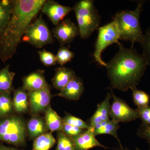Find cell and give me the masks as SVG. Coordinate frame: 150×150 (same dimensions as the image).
<instances>
[{
    "mask_svg": "<svg viewBox=\"0 0 150 150\" xmlns=\"http://www.w3.org/2000/svg\"><path fill=\"white\" fill-rule=\"evenodd\" d=\"M119 50L106 63L107 76L111 87L122 91L137 88L148 66L143 54L134 47L126 48L118 42Z\"/></svg>",
    "mask_w": 150,
    "mask_h": 150,
    "instance_id": "cell-1",
    "label": "cell"
},
{
    "mask_svg": "<svg viewBox=\"0 0 150 150\" xmlns=\"http://www.w3.org/2000/svg\"><path fill=\"white\" fill-rule=\"evenodd\" d=\"M46 0H13V9L0 37V59L5 63L16 54L27 28Z\"/></svg>",
    "mask_w": 150,
    "mask_h": 150,
    "instance_id": "cell-2",
    "label": "cell"
},
{
    "mask_svg": "<svg viewBox=\"0 0 150 150\" xmlns=\"http://www.w3.org/2000/svg\"><path fill=\"white\" fill-rule=\"evenodd\" d=\"M144 1L138 2L134 10L119 11L115 14V21L121 40L130 41L132 46L135 43H139L144 34L140 23V15L143 10Z\"/></svg>",
    "mask_w": 150,
    "mask_h": 150,
    "instance_id": "cell-3",
    "label": "cell"
},
{
    "mask_svg": "<svg viewBox=\"0 0 150 150\" xmlns=\"http://www.w3.org/2000/svg\"><path fill=\"white\" fill-rule=\"evenodd\" d=\"M74 11L81 38L87 39L99 28L101 18L92 0H82L75 4Z\"/></svg>",
    "mask_w": 150,
    "mask_h": 150,
    "instance_id": "cell-4",
    "label": "cell"
},
{
    "mask_svg": "<svg viewBox=\"0 0 150 150\" xmlns=\"http://www.w3.org/2000/svg\"><path fill=\"white\" fill-rule=\"evenodd\" d=\"M26 125L22 118L9 115L0 120V141L16 146H23Z\"/></svg>",
    "mask_w": 150,
    "mask_h": 150,
    "instance_id": "cell-5",
    "label": "cell"
},
{
    "mask_svg": "<svg viewBox=\"0 0 150 150\" xmlns=\"http://www.w3.org/2000/svg\"><path fill=\"white\" fill-rule=\"evenodd\" d=\"M21 41L26 42L36 48H41L54 42L52 33L40 16L27 28Z\"/></svg>",
    "mask_w": 150,
    "mask_h": 150,
    "instance_id": "cell-6",
    "label": "cell"
},
{
    "mask_svg": "<svg viewBox=\"0 0 150 150\" xmlns=\"http://www.w3.org/2000/svg\"><path fill=\"white\" fill-rule=\"evenodd\" d=\"M98 30V35L95 46L93 57L96 62L103 67H105L106 63L101 58L102 52L108 46L119 42V33L114 20L99 27Z\"/></svg>",
    "mask_w": 150,
    "mask_h": 150,
    "instance_id": "cell-7",
    "label": "cell"
},
{
    "mask_svg": "<svg viewBox=\"0 0 150 150\" xmlns=\"http://www.w3.org/2000/svg\"><path fill=\"white\" fill-rule=\"evenodd\" d=\"M110 89L113 98L110 106V118L118 123L131 122L139 118L137 109L131 108L124 100L116 96L111 88Z\"/></svg>",
    "mask_w": 150,
    "mask_h": 150,
    "instance_id": "cell-8",
    "label": "cell"
},
{
    "mask_svg": "<svg viewBox=\"0 0 150 150\" xmlns=\"http://www.w3.org/2000/svg\"><path fill=\"white\" fill-rule=\"evenodd\" d=\"M52 33L61 46H65L71 43L75 38L79 35V30L78 25L68 18L56 25Z\"/></svg>",
    "mask_w": 150,
    "mask_h": 150,
    "instance_id": "cell-9",
    "label": "cell"
},
{
    "mask_svg": "<svg viewBox=\"0 0 150 150\" xmlns=\"http://www.w3.org/2000/svg\"><path fill=\"white\" fill-rule=\"evenodd\" d=\"M72 9L71 7L62 5L55 1L46 0L40 11L48 17L56 26L63 21Z\"/></svg>",
    "mask_w": 150,
    "mask_h": 150,
    "instance_id": "cell-10",
    "label": "cell"
},
{
    "mask_svg": "<svg viewBox=\"0 0 150 150\" xmlns=\"http://www.w3.org/2000/svg\"><path fill=\"white\" fill-rule=\"evenodd\" d=\"M28 95L30 110L34 114L46 110L52 96L49 88L29 91Z\"/></svg>",
    "mask_w": 150,
    "mask_h": 150,
    "instance_id": "cell-11",
    "label": "cell"
},
{
    "mask_svg": "<svg viewBox=\"0 0 150 150\" xmlns=\"http://www.w3.org/2000/svg\"><path fill=\"white\" fill-rule=\"evenodd\" d=\"M71 138L74 142L75 150H89L96 147L107 148L97 140L93 128L86 130L79 136Z\"/></svg>",
    "mask_w": 150,
    "mask_h": 150,
    "instance_id": "cell-12",
    "label": "cell"
},
{
    "mask_svg": "<svg viewBox=\"0 0 150 150\" xmlns=\"http://www.w3.org/2000/svg\"><path fill=\"white\" fill-rule=\"evenodd\" d=\"M44 71L38 70L23 79V88L28 92L49 88L44 76Z\"/></svg>",
    "mask_w": 150,
    "mask_h": 150,
    "instance_id": "cell-13",
    "label": "cell"
},
{
    "mask_svg": "<svg viewBox=\"0 0 150 150\" xmlns=\"http://www.w3.org/2000/svg\"><path fill=\"white\" fill-rule=\"evenodd\" d=\"M112 98L111 92H108L104 100L98 105L96 110L90 119L88 125L92 128L98 123L110 119V100Z\"/></svg>",
    "mask_w": 150,
    "mask_h": 150,
    "instance_id": "cell-14",
    "label": "cell"
},
{
    "mask_svg": "<svg viewBox=\"0 0 150 150\" xmlns=\"http://www.w3.org/2000/svg\"><path fill=\"white\" fill-rule=\"evenodd\" d=\"M84 85L80 78L76 76L60 91L58 96L71 100L79 99L84 91Z\"/></svg>",
    "mask_w": 150,
    "mask_h": 150,
    "instance_id": "cell-15",
    "label": "cell"
},
{
    "mask_svg": "<svg viewBox=\"0 0 150 150\" xmlns=\"http://www.w3.org/2000/svg\"><path fill=\"white\" fill-rule=\"evenodd\" d=\"M56 73L52 80L53 86L56 89L61 91L67 84L76 76L74 70L70 68L61 67L55 70Z\"/></svg>",
    "mask_w": 150,
    "mask_h": 150,
    "instance_id": "cell-16",
    "label": "cell"
},
{
    "mask_svg": "<svg viewBox=\"0 0 150 150\" xmlns=\"http://www.w3.org/2000/svg\"><path fill=\"white\" fill-rule=\"evenodd\" d=\"M119 128L120 126L118 122L112 119H109L108 121L97 124L93 127V130L96 137L102 134H108L113 136L118 141L121 146L120 147H122V145L117 134Z\"/></svg>",
    "mask_w": 150,
    "mask_h": 150,
    "instance_id": "cell-17",
    "label": "cell"
},
{
    "mask_svg": "<svg viewBox=\"0 0 150 150\" xmlns=\"http://www.w3.org/2000/svg\"><path fill=\"white\" fill-rule=\"evenodd\" d=\"M12 102L16 112L20 114L26 112L29 106L28 92L23 88L17 89L14 93Z\"/></svg>",
    "mask_w": 150,
    "mask_h": 150,
    "instance_id": "cell-18",
    "label": "cell"
},
{
    "mask_svg": "<svg viewBox=\"0 0 150 150\" xmlns=\"http://www.w3.org/2000/svg\"><path fill=\"white\" fill-rule=\"evenodd\" d=\"M45 124L47 129L51 132L62 131L63 127V119L54 111L50 105L45 110Z\"/></svg>",
    "mask_w": 150,
    "mask_h": 150,
    "instance_id": "cell-19",
    "label": "cell"
},
{
    "mask_svg": "<svg viewBox=\"0 0 150 150\" xmlns=\"http://www.w3.org/2000/svg\"><path fill=\"white\" fill-rule=\"evenodd\" d=\"M8 65L0 71V93H11L13 91V81L15 73L9 70Z\"/></svg>",
    "mask_w": 150,
    "mask_h": 150,
    "instance_id": "cell-20",
    "label": "cell"
},
{
    "mask_svg": "<svg viewBox=\"0 0 150 150\" xmlns=\"http://www.w3.org/2000/svg\"><path fill=\"white\" fill-rule=\"evenodd\" d=\"M27 130L30 139H35L46 133V126L44 121L38 117L31 118L27 124Z\"/></svg>",
    "mask_w": 150,
    "mask_h": 150,
    "instance_id": "cell-21",
    "label": "cell"
},
{
    "mask_svg": "<svg viewBox=\"0 0 150 150\" xmlns=\"http://www.w3.org/2000/svg\"><path fill=\"white\" fill-rule=\"evenodd\" d=\"M56 143V140L51 133H45L35 138L32 150H49Z\"/></svg>",
    "mask_w": 150,
    "mask_h": 150,
    "instance_id": "cell-22",
    "label": "cell"
},
{
    "mask_svg": "<svg viewBox=\"0 0 150 150\" xmlns=\"http://www.w3.org/2000/svg\"><path fill=\"white\" fill-rule=\"evenodd\" d=\"M13 110L11 93H0V118L10 115Z\"/></svg>",
    "mask_w": 150,
    "mask_h": 150,
    "instance_id": "cell-23",
    "label": "cell"
},
{
    "mask_svg": "<svg viewBox=\"0 0 150 150\" xmlns=\"http://www.w3.org/2000/svg\"><path fill=\"white\" fill-rule=\"evenodd\" d=\"M132 91L133 101L137 106V108H142L149 106L150 101L149 95L137 88L131 89Z\"/></svg>",
    "mask_w": 150,
    "mask_h": 150,
    "instance_id": "cell-24",
    "label": "cell"
},
{
    "mask_svg": "<svg viewBox=\"0 0 150 150\" xmlns=\"http://www.w3.org/2000/svg\"><path fill=\"white\" fill-rule=\"evenodd\" d=\"M56 150H75L74 142L62 131L58 133V142Z\"/></svg>",
    "mask_w": 150,
    "mask_h": 150,
    "instance_id": "cell-25",
    "label": "cell"
},
{
    "mask_svg": "<svg viewBox=\"0 0 150 150\" xmlns=\"http://www.w3.org/2000/svg\"><path fill=\"white\" fill-rule=\"evenodd\" d=\"M56 56L57 63L62 67L71 61L74 57L75 54L65 46H61Z\"/></svg>",
    "mask_w": 150,
    "mask_h": 150,
    "instance_id": "cell-26",
    "label": "cell"
},
{
    "mask_svg": "<svg viewBox=\"0 0 150 150\" xmlns=\"http://www.w3.org/2000/svg\"><path fill=\"white\" fill-rule=\"evenodd\" d=\"M140 43L143 50L142 54L146 59L148 66H150V26L147 28Z\"/></svg>",
    "mask_w": 150,
    "mask_h": 150,
    "instance_id": "cell-27",
    "label": "cell"
},
{
    "mask_svg": "<svg viewBox=\"0 0 150 150\" xmlns=\"http://www.w3.org/2000/svg\"><path fill=\"white\" fill-rule=\"evenodd\" d=\"M63 120L64 123H68L80 129L88 130L92 128L88 124L86 123L80 118L75 117L74 115H71L69 113L66 114V116L64 117Z\"/></svg>",
    "mask_w": 150,
    "mask_h": 150,
    "instance_id": "cell-28",
    "label": "cell"
},
{
    "mask_svg": "<svg viewBox=\"0 0 150 150\" xmlns=\"http://www.w3.org/2000/svg\"><path fill=\"white\" fill-rule=\"evenodd\" d=\"M13 9V6L11 7H6L0 3V28H5L10 20Z\"/></svg>",
    "mask_w": 150,
    "mask_h": 150,
    "instance_id": "cell-29",
    "label": "cell"
},
{
    "mask_svg": "<svg viewBox=\"0 0 150 150\" xmlns=\"http://www.w3.org/2000/svg\"><path fill=\"white\" fill-rule=\"evenodd\" d=\"M40 61L46 67L54 66L57 64L56 56L49 51L46 50L38 51Z\"/></svg>",
    "mask_w": 150,
    "mask_h": 150,
    "instance_id": "cell-30",
    "label": "cell"
},
{
    "mask_svg": "<svg viewBox=\"0 0 150 150\" xmlns=\"http://www.w3.org/2000/svg\"><path fill=\"white\" fill-rule=\"evenodd\" d=\"M86 130L64 122L62 131L68 137L72 138L82 134Z\"/></svg>",
    "mask_w": 150,
    "mask_h": 150,
    "instance_id": "cell-31",
    "label": "cell"
},
{
    "mask_svg": "<svg viewBox=\"0 0 150 150\" xmlns=\"http://www.w3.org/2000/svg\"><path fill=\"white\" fill-rule=\"evenodd\" d=\"M137 135L141 139L150 142V124L142 123L137 131Z\"/></svg>",
    "mask_w": 150,
    "mask_h": 150,
    "instance_id": "cell-32",
    "label": "cell"
},
{
    "mask_svg": "<svg viewBox=\"0 0 150 150\" xmlns=\"http://www.w3.org/2000/svg\"><path fill=\"white\" fill-rule=\"evenodd\" d=\"M139 112V118L142 121V123L150 124V106L137 108Z\"/></svg>",
    "mask_w": 150,
    "mask_h": 150,
    "instance_id": "cell-33",
    "label": "cell"
},
{
    "mask_svg": "<svg viewBox=\"0 0 150 150\" xmlns=\"http://www.w3.org/2000/svg\"><path fill=\"white\" fill-rule=\"evenodd\" d=\"M0 150H20L11 147H8L0 143Z\"/></svg>",
    "mask_w": 150,
    "mask_h": 150,
    "instance_id": "cell-34",
    "label": "cell"
},
{
    "mask_svg": "<svg viewBox=\"0 0 150 150\" xmlns=\"http://www.w3.org/2000/svg\"><path fill=\"white\" fill-rule=\"evenodd\" d=\"M119 150H131L129 149H128V148H124L123 147V146L122 147H120V149ZM136 150H142L141 149H138V148H137V149H136Z\"/></svg>",
    "mask_w": 150,
    "mask_h": 150,
    "instance_id": "cell-35",
    "label": "cell"
},
{
    "mask_svg": "<svg viewBox=\"0 0 150 150\" xmlns=\"http://www.w3.org/2000/svg\"><path fill=\"white\" fill-rule=\"evenodd\" d=\"M4 29L2 28H0V37H1V35L2 34L3 32H4Z\"/></svg>",
    "mask_w": 150,
    "mask_h": 150,
    "instance_id": "cell-36",
    "label": "cell"
},
{
    "mask_svg": "<svg viewBox=\"0 0 150 150\" xmlns=\"http://www.w3.org/2000/svg\"><path fill=\"white\" fill-rule=\"evenodd\" d=\"M149 150H150V142H149Z\"/></svg>",
    "mask_w": 150,
    "mask_h": 150,
    "instance_id": "cell-37",
    "label": "cell"
}]
</instances>
